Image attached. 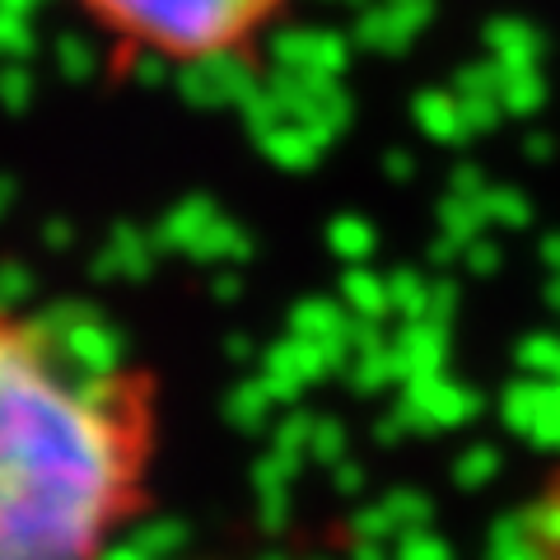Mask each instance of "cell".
Instances as JSON below:
<instances>
[{
  "label": "cell",
  "instance_id": "3",
  "mask_svg": "<svg viewBox=\"0 0 560 560\" xmlns=\"http://www.w3.org/2000/svg\"><path fill=\"white\" fill-rule=\"evenodd\" d=\"M514 560H560V463L537 481L518 514Z\"/></svg>",
  "mask_w": 560,
  "mask_h": 560
},
{
  "label": "cell",
  "instance_id": "2",
  "mask_svg": "<svg viewBox=\"0 0 560 560\" xmlns=\"http://www.w3.org/2000/svg\"><path fill=\"white\" fill-rule=\"evenodd\" d=\"M121 70H224L267 57L300 0H61Z\"/></svg>",
  "mask_w": 560,
  "mask_h": 560
},
{
  "label": "cell",
  "instance_id": "1",
  "mask_svg": "<svg viewBox=\"0 0 560 560\" xmlns=\"http://www.w3.org/2000/svg\"><path fill=\"white\" fill-rule=\"evenodd\" d=\"M164 416L108 323L0 285V560H113L154 510Z\"/></svg>",
  "mask_w": 560,
  "mask_h": 560
}]
</instances>
